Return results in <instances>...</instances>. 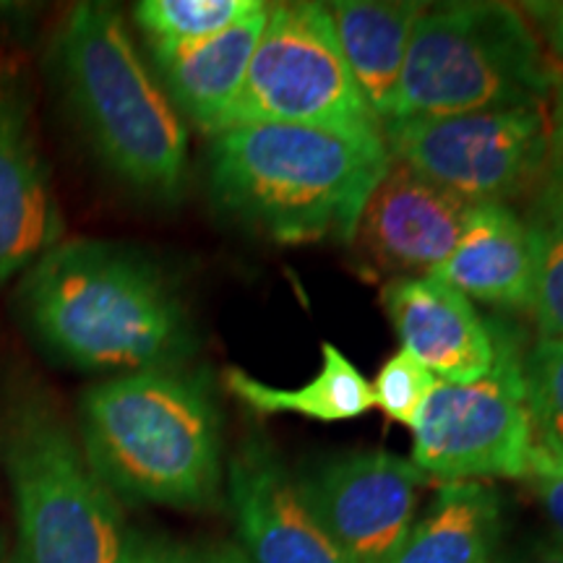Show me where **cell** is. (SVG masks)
Segmentation results:
<instances>
[{"label":"cell","instance_id":"cell-1","mask_svg":"<svg viewBox=\"0 0 563 563\" xmlns=\"http://www.w3.org/2000/svg\"><path fill=\"white\" fill-rule=\"evenodd\" d=\"M13 308L45 355L84 373L170 368L196 352L188 302L157 262L129 245L58 243L21 274Z\"/></svg>","mask_w":563,"mask_h":563},{"label":"cell","instance_id":"cell-2","mask_svg":"<svg viewBox=\"0 0 563 563\" xmlns=\"http://www.w3.org/2000/svg\"><path fill=\"white\" fill-rule=\"evenodd\" d=\"M211 139V199L277 243H352L391 165L382 129L241 125Z\"/></svg>","mask_w":563,"mask_h":563},{"label":"cell","instance_id":"cell-3","mask_svg":"<svg viewBox=\"0 0 563 563\" xmlns=\"http://www.w3.org/2000/svg\"><path fill=\"white\" fill-rule=\"evenodd\" d=\"M79 441L118 501L214 509L224 446L214 386L188 365L110 376L79 399Z\"/></svg>","mask_w":563,"mask_h":563},{"label":"cell","instance_id":"cell-4","mask_svg":"<svg viewBox=\"0 0 563 563\" xmlns=\"http://www.w3.org/2000/svg\"><path fill=\"white\" fill-rule=\"evenodd\" d=\"M55 74L70 115L131 191L175 201L188 178V129L108 3H76L55 37Z\"/></svg>","mask_w":563,"mask_h":563},{"label":"cell","instance_id":"cell-5","mask_svg":"<svg viewBox=\"0 0 563 563\" xmlns=\"http://www.w3.org/2000/svg\"><path fill=\"white\" fill-rule=\"evenodd\" d=\"M0 456L16 517L19 563H121V501L95 473L79 433L45 386L5 397Z\"/></svg>","mask_w":563,"mask_h":563},{"label":"cell","instance_id":"cell-6","mask_svg":"<svg viewBox=\"0 0 563 563\" xmlns=\"http://www.w3.org/2000/svg\"><path fill=\"white\" fill-rule=\"evenodd\" d=\"M553 60L522 11L506 3H446L415 26L386 123L477 110L548 108Z\"/></svg>","mask_w":563,"mask_h":563},{"label":"cell","instance_id":"cell-7","mask_svg":"<svg viewBox=\"0 0 563 563\" xmlns=\"http://www.w3.org/2000/svg\"><path fill=\"white\" fill-rule=\"evenodd\" d=\"M241 125L382 129L352 81L327 3H269L245 84L220 133Z\"/></svg>","mask_w":563,"mask_h":563},{"label":"cell","instance_id":"cell-8","mask_svg":"<svg viewBox=\"0 0 563 563\" xmlns=\"http://www.w3.org/2000/svg\"><path fill=\"white\" fill-rule=\"evenodd\" d=\"M410 431L412 464L422 475L443 483L525 481L534 422L517 340L498 327L493 368L470 384L435 382Z\"/></svg>","mask_w":563,"mask_h":563},{"label":"cell","instance_id":"cell-9","mask_svg":"<svg viewBox=\"0 0 563 563\" xmlns=\"http://www.w3.org/2000/svg\"><path fill=\"white\" fill-rule=\"evenodd\" d=\"M391 159L443 191L506 203L538 188L548 150V108L477 110L382 125Z\"/></svg>","mask_w":563,"mask_h":563},{"label":"cell","instance_id":"cell-10","mask_svg":"<svg viewBox=\"0 0 563 563\" xmlns=\"http://www.w3.org/2000/svg\"><path fill=\"white\" fill-rule=\"evenodd\" d=\"M426 481L412 460L373 449L336 456L298 483L308 509L352 563H391L418 519Z\"/></svg>","mask_w":563,"mask_h":563},{"label":"cell","instance_id":"cell-11","mask_svg":"<svg viewBox=\"0 0 563 563\" xmlns=\"http://www.w3.org/2000/svg\"><path fill=\"white\" fill-rule=\"evenodd\" d=\"M66 241L26 76L0 66V287Z\"/></svg>","mask_w":563,"mask_h":563},{"label":"cell","instance_id":"cell-12","mask_svg":"<svg viewBox=\"0 0 563 563\" xmlns=\"http://www.w3.org/2000/svg\"><path fill=\"white\" fill-rule=\"evenodd\" d=\"M241 548L251 563H352L329 538L277 449L249 435L224 467Z\"/></svg>","mask_w":563,"mask_h":563},{"label":"cell","instance_id":"cell-13","mask_svg":"<svg viewBox=\"0 0 563 563\" xmlns=\"http://www.w3.org/2000/svg\"><path fill=\"white\" fill-rule=\"evenodd\" d=\"M470 209V201L391 159L365 201L352 241H357V249L376 269L397 277H422L452 256Z\"/></svg>","mask_w":563,"mask_h":563},{"label":"cell","instance_id":"cell-14","mask_svg":"<svg viewBox=\"0 0 563 563\" xmlns=\"http://www.w3.org/2000/svg\"><path fill=\"white\" fill-rule=\"evenodd\" d=\"M382 306L402 350L441 382H477L496 363L498 327H488L473 300L433 274L386 282Z\"/></svg>","mask_w":563,"mask_h":563},{"label":"cell","instance_id":"cell-15","mask_svg":"<svg viewBox=\"0 0 563 563\" xmlns=\"http://www.w3.org/2000/svg\"><path fill=\"white\" fill-rule=\"evenodd\" d=\"M538 249L530 222L519 220L506 203H475L460 243L433 277L464 298L532 311Z\"/></svg>","mask_w":563,"mask_h":563},{"label":"cell","instance_id":"cell-16","mask_svg":"<svg viewBox=\"0 0 563 563\" xmlns=\"http://www.w3.org/2000/svg\"><path fill=\"white\" fill-rule=\"evenodd\" d=\"M266 13L269 3H262L214 37L152 53L162 89L175 110L209 136L220 133L222 118L241 95L253 51L266 26Z\"/></svg>","mask_w":563,"mask_h":563},{"label":"cell","instance_id":"cell-17","mask_svg":"<svg viewBox=\"0 0 563 563\" xmlns=\"http://www.w3.org/2000/svg\"><path fill=\"white\" fill-rule=\"evenodd\" d=\"M352 81L378 123L389 118L418 21V0H334L327 5Z\"/></svg>","mask_w":563,"mask_h":563},{"label":"cell","instance_id":"cell-18","mask_svg":"<svg viewBox=\"0 0 563 563\" xmlns=\"http://www.w3.org/2000/svg\"><path fill=\"white\" fill-rule=\"evenodd\" d=\"M501 543V496L477 481L443 483L415 519L391 563H496Z\"/></svg>","mask_w":563,"mask_h":563},{"label":"cell","instance_id":"cell-19","mask_svg":"<svg viewBox=\"0 0 563 563\" xmlns=\"http://www.w3.org/2000/svg\"><path fill=\"white\" fill-rule=\"evenodd\" d=\"M222 382L243 405L264 415L292 412L323 422H340L361 418L376 407L368 378L332 342L323 344L321 371L298 389H277L241 368L224 371Z\"/></svg>","mask_w":563,"mask_h":563},{"label":"cell","instance_id":"cell-20","mask_svg":"<svg viewBox=\"0 0 563 563\" xmlns=\"http://www.w3.org/2000/svg\"><path fill=\"white\" fill-rule=\"evenodd\" d=\"M258 5L262 0H141L133 21L157 53L214 37Z\"/></svg>","mask_w":563,"mask_h":563},{"label":"cell","instance_id":"cell-21","mask_svg":"<svg viewBox=\"0 0 563 563\" xmlns=\"http://www.w3.org/2000/svg\"><path fill=\"white\" fill-rule=\"evenodd\" d=\"M525 384L534 433L563 452V340L538 336L525 355Z\"/></svg>","mask_w":563,"mask_h":563},{"label":"cell","instance_id":"cell-22","mask_svg":"<svg viewBox=\"0 0 563 563\" xmlns=\"http://www.w3.org/2000/svg\"><path fill=\"white\" fill-rule=\"evenodd\" d=\"M538 249L532 313L540 336L563 340V217L530 224Z\"/></svg>","mask_w":563,"mask_h":563},{"label":"cell","instance_id":"cell-23","mask_svg":"<svg viewBox=\"0 0 563 563\" xmlns=\"http://www.w3.org/2000/svg\"><path fill=\"white\" fill-rule=\"evenodd\" d=\"M435 386V376L412 352L399 350L382 365L376 382L371 384L373 402L382 407L386 418L412 428L422 405L428 402Z\"/></svg>","mask_w":563,"mask_h":563},{"label":"cell","instance_id":"cell-24","mask_svg":"<svg viewBox=\"0 0 563 563\" xmlns=\"http://www.w3.org/2000/svg\"><path fill=\"white\" fill-rule=\"evenodd\" d=\"M121 563H251L235 543H194L165 534L129 532Z\"/></svg>","mask_w":563,"mask_h":563},{"label":"cell","instance_id":"cell-25","mask_svg":"<svg viewBox=\"0 0 563 563\" xmlns=\"http://www.w3.org/2000/svg\"><path fill=\"white\" fill-rule=\"evenodd\" d=\"M551 112H548V150L545 165L534 188L532 220L530 224L555 220L563 217V79L555 84L551 97Z\"/></svg>","mask_w":563,"mask_h":563},{"label":"cell","instance_id":"cell-26","mask_svg":"<svg viewBox=\"0 0 563 563\" xmlns=\"http://www.w3.org/2000/svg\"><path fill=\"white\" fill-rule=\"evenodd\" d=\"M525 481L532 483L534 493L543 501L548 517L553 519L555 530L563 540V452L540 439L534 433V446L530 454V467H527Z\"/></svg>","mask_w":563,"mask_h":563},{"label":"cell","instance_id":"cell-27","mask_svg":"<svg viewBox=\"0 0 563 563\" xmlns=\"http://www.w3.org/2000/svg\"><path fill=\"white\" fill-rule=\"evenodd\" d=\"M522 16L532 21L534 37L545 45L548 58L563 60V0H527Z\"/></svg>","mask_w":563,"mask_h":563},{"label":"cell","instance_id":"cell-28","mask_svg":"<svg viewBox=\"0 0 563 563\" xmlns=\"http://www.w3.org/2000/svg\"><path fill=\"white\" fill-rule=\"evenodd\" d=\"M496 563H563V540L534 538L509 555H498Z\"/></svg>","mask_w":563,"mask_h":563},{"label":"cell","instance_id":"cell-29","mask_svg":"<svg viewBox=\"0 0 563 563\" xmlns=\"http://www.w3.org/2000/svg\"><path fill=\"white\" fill-rule=\"evenodd\" d=\"M0 563H19L16 553L9 551V543L3 538H0Z\"/></svg>","mask_w":563,"mask_h":563}]
</instances>
